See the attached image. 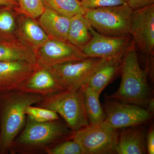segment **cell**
I'll use <instances>...</instances> for the list:
<instances>
[{"instance_id":"15","label":"cell","mask_w":154,"mask_h":154,"mask_svg":"<svg viewBox=\"0 0 154 154\" xmlns=\"http://www.w3.org/2000/svg\"><path fill=\"white\" fill-rule=\"evenodd\" d=\"M64 90L48 69L40 66L20 91L45 97Z\"/></svg>"},{"instance_id":"11","label":"cell","mask_w":154,"mask_h":154,"mask_svg":"<svg viewBox=\"0 0 154 154\" xmlns=\"http://www.w3.org/2000/svg\"><path fill=\"white\" fill-rule=\"evenodd\" d=\"M35 53L37 63L44 68L87 57L81 50L68 42L51 39H49Z\"/></svg>"},{"instance_id":"19","label":"cell","mask_w":154,"mask_h":154,"mask_svg":"<svg viewBox=\"0 0 154 154\" xmlns=\"http://www.w3.org/2000/svg\"><path fill=\"white\" fill-rule=\"evenodd\" d=\"M90 26L84 15L79 14L71 17L70 19L68 42L81 50L92 38Z\"/></svg>"},{"instance_id":"13","label":"cell","mask_w":154,"mask_h":154,"mask_svg":"<svg viewBox=\"0 0 154 154\" xmlns=\"http://www.w3.org/2000/svg\"><path fill=\"white\" fill-rule=\"evenodd\" d=\"M124 55L104 58L85 85L100 96L105 88L120 74Z\"/></svg>"},{"instance_id":"2","label":"cell","mask_w":154,"mask_h":154,"mask_svg":"<svg viewBox=\"0 0 154 154\" xmlns=\"http://www.w3.org/2000/svg\"><path fill=\"white\" fill-rule=\"evenodd\" d=\"M2 119L0 134V154L10 152L12 143L25 126L26 109L36 105L44 97L20 91L2 94Z\"/></svg>"},{"instance_id":"24","label":"cell","mask_w":154,"mask_h":154,"mask_svg":"<svg viewBox=\"0 0 154 154\" xmlns=\"http://www.w3.org/2000/svg\"><path fill=\"white\" fill-rule=\"evenodd\" d=\"M27 116L38 122L54 121L59 119L56 112L46 108L30 105L26 109Z\"/></svg>"},{"instance_id":"4","label":"cell","mask_w":154,"mask_h":154,"mask_svg":"<svg viewBox=\"0 0 154 154\" xmlns=\"http://www.w3.org/2000/svg\"><path fill=\"white\" fill-rule=\"evenodd\" d=\"M35 105L56 112L73 132L90 125L84 107L82 87L77 90H66L45 96Z\"/></svg>"},{"instance_id":"25","label":"cell","mask_w":154,"mask_h":154,"mask_svg":"<svg viewBox=\"0 0 154 154\" xmlns=\"http://www.w3.org/2000/svg\"><path fill=\"white\" fill-rule=\"evenodd\" d=\"M47 154H84L82 148L73 139L62 142L46 152Z\"/></svg>"},{"instance_id":"6","label":"cell","mask_w":154,"mask_h":154,"mask_svg":"<svg viewBox=\"0 0 154 154\" xmlns=\"http://www.w3.org/2000/svg\"><path fill=\"white\" fill-rule=\"evenodd\" d=\"M103 122L73 133L72 139L79 143L84 154L116 153L119 132Z\"/></svg>"},{"instance_id":"9","label":"cell","mask_w":154,"mask_h":154,"mask_svg":"<svg viewBox=\"0 0 154 154\" xmlns=\"http://www.w3.org/2000/svg\"><path fill=\"white\" fill-rule=\"evenodd\" d=\"M130 34L142 53L154 56V4L132 11Z\"/></svg>"},{"instance_id":"26","label":"cell","mask_w":154,"mask_h":154,"mask_svg":"<svg viewBox=\"0 0 154 154\" xmlns=\"http://www.w3.org/2000/svg\"><path fill=\"white\" fill-rule=\"evenodd\" d=\"M85 9L114 7L127 4V0H79Z\"/></svg>"},{"instance_id":"12","label":"cell","mask_w":154,"mask_h":154,"mask_svg":"<svg viewBox=\"0 0 154 154\" xmlns=\"http://www.w3.org/2000/svg\"><path fill=\"white\" fill-rule=\"evenodd\" d=\"M39 68L38 63L0 61V94L20 91Z\"/></svg>"},{"instance_id":"17","label":"cell","mask_w":154,"mask_h":154,"mask_svg":"<svg viewBox=\"0 0 154 154\" xmlns=\"http://www.w3.org/2000/svg\"><path fill=\"white\" fill-rule=\"evenodd\" d=\"M0 61L37 63L35 52L18 38L0 41Z\"/></svg>"},{"instance_id":"7","label":"cell","mask_w":154,"mask_h":154,"mask_svg":"<svg viewBox=\"0 0 154 154\" xmlns=\"http://www.w3.org/2000/svg\"><path fill=\"white\" fill-rule=\"evenodd\" d=\"M104 59L87 57L54 65L45 69L51 72L66 90L74 91L86 85Z\"/></svg>"},{"instance_id":"8","label":"cell","mask_w":154,"mask_h":154,"mask_svg":"<svg viewBox=\"0 0 154 154\" xmlns=\"http://www.w3.org/2000/svg\"><path fill=\"white\" fill-rule=\"evenodd\" d=\"M104 108V122L115 129L140 125L148 122L152 113L139 105L110 99Z\"/></svg>"},{"instance_id":"14","label":"cell","mask_w":154,"mask_h":154,"mask_svg":"<svg viewBox=\"0 0 154 154\" xmlns=\"http://www.w3.org/2000/svg\"><path fill=\"white\" fill-rule=\"evenodd\" d=\"M17 18V37L34 52L42 46L49 38L35 19L19 14Z\"/></svg>"},{"instance_id":"5","label":"cell","mask_w":154,"mask_h":154,"mask_svg":"<svg viewBox=\"0 0 154 154\" xmlns=\"http://www.w3.org/2000/svg\"><path fill=\"white\" fill-rule=\"evenodd\" d=\"M132 10L127 4L87 9L84 16L92 28L103 35L121 37L129 35Z\"/></svg>"},{"instance_id":"30","label":"cell","mask_w":154,"mask_h":154,"mask_svg":"<svg viewBox=\"0 0 154 154\" xmlns=\"http://www.w3.org/2000/svg\"><path fill=\"white\" fill-rule=\"evenodd\" d=\"M146 106L147 107V110L152 113H153L154 111V100L153 98H152L151 99H150L147 105Z\"/></svg>"},{"instance_id":"18","label":"cell","mask_w":154,"mask_h":154,"mask_svg":"<svg viewBox=\"0 0 154 154\" xmlns=\"http://www.w3.org/2000/svg\"><path fill=\"white\" fill-rule=\"evenodd\" d=\"M146 152L145 135L142 130L123 129L119 133L116 154H144Z\"/></svg>"},{"instance_id":"1","label":"cell","mask_w":154,"mask_h":154,"mask_svg":"<svg viewBox=\"0 0 154 154\" xmlns=\"http://www.w3.org/2000/svg\"><path fill=\"white\" fill-rule=\"evenodd\" d=\"M58 120L38 122L27 116L24 129L14 140L9 152L46 154L58 144L72 139L73 132L66 124Z\"/></svg>"},{"instance_id":"22","label":"cell","mask_w":154,"mask_h":154,"mask_svg":"<svg viewBox=\"0 0 154 154\" xmlns=\"http://www.w3.org/2000/svg\"><path fill=\"white\" fill-rule=\"evenodd\" d=\"M15 15L10 9L0 12V32L5 38H18L17 20Z\"/></svg>"},{"instance_id":"10","label":"cell","mask_w":154,"mask_h":154,"mask_svg":"<svg viewBox=\"0 0 154 154\" xmlns=\"http://www.w3.org/2000/svg\"><path fill=\"white\" fill-rule=\"evenodd\" d=\"M92 34L90 41L81 49L87 57L106 58L124 55L132 43L130 34L121 37L103 35L90 28Z\"/></svg>"},{"instance_id":"29","label":"cell","mask_w":154,"mask_h":154,"mask_svg":"<svg viewBox=\"0 0 154 154\" xmlns=\"http://www.w3.org/2000/svg\"><path fill=\"white\" fill-rule=\"evenodd\" d=\"M0 6H5L10 8H14L18 12L19 10L18 0H0Z\"/></svg>"},{"instance_id":"3","label":"cell","mask_w":154,"mask_h":154,"mask_svg":"<svg viewBox=\"0 0 154 154\" xmlns=\"http://www.w3.org/2000/svg\"><path fill=\"white\" fill-rule=\"evenodd\" d=\"M135 45L132 44L125 54L120 72L121 82L119 88L107 99L146 106L151 99V92L147 82V69L141 68Z\"/></svg>"},{"instance_id":"28","label":"cell","mask_w":154,"mask_h":154,"mask_svg":"<svg viewBox=\"0 0 154 154\" xmlns=\"http://www.w3.org/2000/svg\"><path fill=\"white\" fill-rule=\"evenodd\" d=\"M147 152L149 154H154V130L153 128L150 130L148 133L146 141Z\"/></svg>"},{"instance_id":"20","label":"cell","mask_w":154,"mask_h":154,"mask_svg":"<svg viewBox=\"0 0 154 154\" xmlns=\"http://www.w3.org/2000/svg\"><path fill=\"white\" fill-rule=\"evenodd\" d=\"M82 88L84 107L90 125L101 124L105 121V114L99 102V96L88 86Z\"/></svg>"},{"instance_id":"16","label":"cell","mask_w":154,"mask_h":154,"mask_svg":"<svg viewBox=\"0 0 154 154\" xmlns=\"http://www.w3.org/2000/svg\"><path fill=\"white\" fill-rule=\"evenodd\" d=\"M39 17L38 24L49 39L68 42L70 18L59 15L46 7Z\"/></svg>"},{"instance_id":"27","label":"cell","mask_w":154,"mask_h":154,"mask_svg":"<svg viewBox=\"0 0 154 154\" xmlns=\"http://www.w3.org/2000/svg\"><path fill=\"white\" fill-rule=\"evenodd\" d=\"M127 4L132 11H135L154 5V0H127Z\"/></svg>"},{"instance_id":"23","label":"cell","mask_w":154,"mask_h":154,"mask_svg":"<svg viewBox=\"0 0 154 154\" xmlns=\"http://www.w3.org/2000/svg\"><path fill=\"white\" fill-rule=\"evenodd\" d=\"M19 10L18 15L25 14L33 19L40 17L45 7L42 0H18Z\"/></svg>"},{"instance_id":"21","label":"cell","mask_w":154,"mask_h":154,"mask_svg":"<svg viewBox=\"0 0 154 154\" xmlns=\"http://www.w3.org/2000/svg\"><path fill=\"white\" fill-rule=\"evenodd\" d=\"M45 7L70 19L77 14L85 15L86 9L79 0H42Z\"/></svg>"}]
</instances>
